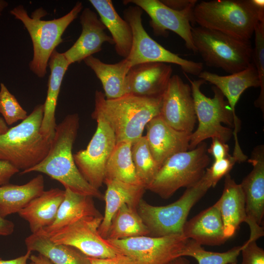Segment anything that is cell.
<instances>
[{
    "label": "cell",
    "mask_w": 264,
    "mask_h": 264,
    "mask_svg": "<svg viewBox=\"0 0 264 264\" xmlns=\"http://www.w3.org/2000/svg\"><path fill=\"white\" fill-rule=\"evenodd\" d=\"M97 126L87 148L73 154L75 163L85 180L99 189L104 183L107 162L116 145L114 133L106 119L93 110Z\"/></svg>",
    "instance_id": "12"
},
{
    "label": "cell",
    "mask_w": 264,
    "mask_h": 264,
    "mask_svg": "<svg viewBox=\"0 0 264 264\" xmlns=\"http://www.w3.org/2000/svg\"><path fill=\"white\" fill-rule=\"evenodd\" d=\"M212 139V143L207 149V153L213 156L215 160H221L227 157L229 154V147L227 144L216 137Z\"/></svg>",
    "instance_id": "39"
},
{
    "label": "cell",
    "mask_w": 264,
    "mask_h": 264,
    "mask_svg": "<svg viewBox=\"0 0 264 264\" xmlns=\"http://www.w3.org/2000/svg\"><path fill=\"white\" fill-rule=\"evenodd\" d=\"M236 162H238V159L230 154L221 160H215L211 166L206 169L204 173L211 187H215L222 177L229 174Z\"/></svg>",
    "instance_id": "37"
},
{
    "label": "cell",
    "mask_w": 264,
    "mask_h": 264,
    "mask_svg": "<svg viewBox=\"0 0 264 264\" xmlns=\"http://www.w3.org/2000/svg\"><path fill=\"white\" fill-rule=\"evenodd\" d=\"M84 61L101 81L106 99H115L127 94L126 77L131 66L126 59L112 64L104 63L92 56Z\"/></svg>",
    "instance_id": "29"
},
{
    "label": "cell",
    "mask_w": 264,
    "mask_h": 264,
    "mask_svg": "<svg viewBox=\"0 0 264 264\" xmlns=\"http://www.w3.org/2000/svg\"><path fill=\"white\" fill-rule=\"evenodd\" d=\"M8 2L3 0H0V15L4 9L8 6Z\"/></svg>",
    "instance_id": "48"
},
{
    "label": "cell",
    "mask_w": 264,
    "mask_h": 264,
    "mask_svg": "<svg viewBox=\"0 0 264 264\" xmlns=\"http://www.w3.org/2000/svg\"><path fill=\"white\" fill-rule=\"evenodd\" d=\"M192 35L197 53L208 66L233 74L252 63L253 48L250 40H241L199 26L192 27Z\"/></svg>",
    "instance_id": "6"
},
{
    "label": "cell",
    "mask_w": 264,
    "mask_h": 264,
    "mask_svg": "<svg viewBox=\"0 0 264 264\" xmlns=\"http://www.w3.org/2000/svg\"><path fill=\"white\" fill-rule=\"evenodd\" d=\"M79 128L77 113L67 115L56 125L50 149L45 157L38 164L21 174L36 172L44 174L73 192L103 200L104 195L89 184L77 168L72 148Z\"/></svg>",
    "instance_id": "1"
},
{
    "label": "cell",
    "mask_w": 264,
    "mask_h": 264,
    "mask_svg": "<svg viewBox=\"0 0 264 264\" xmlns=\"http://www.w3.org/2000/svg\"><path fill=\"white\" fill-rule=\"evenodd\" d=\"M224 226V233L228 239L233 236L240 224L247 222L245 199L240 185L229 174L225 176L222 195L216 202Z\"/></svg>",
    "instance_id": "24"
},
{
    "label": "cell",
    "mask_w": 264,
    "mask_h": 264,
    "mask_svg": "<svg viewBox=\"0 0 264 264\" xmlns=\"http://www.w3.org/2000/svg\"><path fill=\"white\" fill-rule=\"evenodd\" d=\"M183 73L190 84L198 122L197 130L191 133L189 150L195 148L209 138L216 137L226 143L233 135V131L222 124L234 127V117L224 95L218 88L213 86V97H207L200 90L201 86L206 82L200 79L192 80L187 74Z\"/></svg>",
    "instance_id": "7"
},
{
    "label": "cell",
    "mask_w": 264,
    "mask_h": 264,
    "mask_svg": "<svg viewBox=\"0 0 264 264\" xmlns=\"http://www.w3.org/2000/svg\"><path fill=\"white\" fill-rule=\"evenodd\" d=\"M8 129V125L6 124L2 117L0 116V134L4 133Z\"/></svg>",
    "instance_id": "47"
},
{
    "label": "cell",
    "mask_w": 264,
    "mask_h": 264,
    "mask_svg": "<svg viewBox=\"0 0 264 264\" xmlns=\"http://www.w3.org/2000/svg\"><path fill=\"white\" fill-rule=\"evenodd\" d=\"M207 153L206 144L201 142L192 150L173 155L160 167L146 190L168 199L179 189L195 185L210 163Z\"/></svg>",
    "instance_id": "8"
},
{
    "label": "cell",
    "mask_w": 264,
    "mask_h": 264,
    "mask_svg": "<svg viewBox=\"0 0 264 264\" xmlns=\"http://www.w3.org/2000/svg\"><path fill=\"white\" fill-rule=\"evenodd\" d=\"M170 264H190V262L185 257H179L173 261Z\"/></svg>",
    "instance_id": "46"
},
{
    "label": "cell",
    "mask_w": 264,
    "mask_h": 264,
    "mask_svg": "<svg viewBox=\"0 0 264 264\" xmlns=\"http://www.w3.org/2000/svg\"><path fill=\"white\" fill-rule=\"evenodd\" d=\"M131 147L132 143L129 142L116 143L106 165L105 179L117 180L143 186L135 171L131 154Z\"/></svg>",
    "instance_id": "31"
},
{
    "label": "cell",
    "mask_w": 264,
    "mask_h": 264,
    "mask_svg": "<svg viewBox=\"0 0 264 264\" xmlns=\"http://www.w3.org/2000/svg\"><path fill=\"white\" fill-rule=\"evenodd\" d=\"M146 128L150 152L160 167L173 155L189 150L191 133L176 130L160 115L153 118Z\"/></svg>",
    "instance_id": "18"
},
{
    "label": "cell",
    "mask_w": 264,
    "mask_h": 264,
    "mask_svg": "<svg viewBox=\"0 0 264 264\" xmlns=\"http://www.w3.org/2000/svg\"><path fill=\"white\" fill-rule=\"evenodd\" d=\"M65 193V190L57 188L44 191L18 213L28 222L32 233L38 232L54 222Z\"/></svg>",
    "instance_id": "23"
},
{
    "label": "cell",
    "mask_w": 264,
    "mask_h": 264,
    "mask_svg": "<svg viewBox=\"0 0 264 264\" xmlns=\"http://www.w3.org/2000/svg\"><path fill=\"white\" fill-rule=\"evenodd\" d=\"M30 264H31V263H30Z\"/></svg>",
    "instance_id": "50"
},
{
    "label": "cell",
    "mask_w": 264,
    "mask_h": 264,
    "mask_svg": "<svg viewBox=\"0 0 264 264\" xmlns=\"http://www.w3.org/2000/svg\"><path fill=\"white\" fill-rule=\"evenodd\" d=\"M161 1L170 8L181 11L191 5H196L198 1L196 0H163Z\"/></svg>",
    "instance_id": "42"
},
{
    "label": "cell",
    "mask_w": 264,
    "mask_h": 264,
    "mask_svg": "<svg viewBox=\"0 0 264 264\" xmlns=\"http://www.w3.org/2000/svg\"><path fill=\"white\" fill-rule=\"evenodd\" d=\"M69 64L63 53L56 49L52 53L48 63L50 73L44 105V112L40 131L43 135L52 139L57 124L55 111L59 94L64 75Z\"/></svg>",
    "instance_id": "25"
},
{
    "label": "cell",
    "mask_w": 264,
    "mask_h": 264,
    "mask_svg": "<svg viewBox=\"0 0 264 264\" xmlns=\"http://www.w3.org/2000/svg\"><path fill=\"white\" fill-rule=\"evenodd\" d=\"M162 95L145 97L126 94L106 99L104 93H95L94 111L100 114L113 130L116 143L132 144L140 138L147 124L160 114Z\"/></svg>",
    "instance_id": "2"
},
{
    "label": "cell",
    "mask_w": 264,
    "mask_h": 264,
    "mask_svg": "<svg viewBox=\"0 0 264 264\" xmlns=\"http://www.w3.org/2000/svg\"><path fill=\"white\" fill-rule=\"evenodd\" d=\"M237 264V263H231V264Z\"/></svg>",
    "instance_id": "49"
},
{
    "label": "cell",
    "mask_w": 264,
    "mask_h": 264,
    "mask_svg": "<svg viewBox=\"0 0 264 264\" xmlns=\"http://www.w3.org/2000/svg\"><path fill=\"white\" fill-rule=\"evenodd\" d=\"M100 19L110 34L115 51L119 56L126 58L130 53L132 43V33L129 23L122 19L110 0H90Z\"/></svg>",
    "instance_id": "27"
},
{
    "label": "cell",
    "mask_w": 264,
    "mask_h": 264,
    "mask_svg": "<svg viewBox=\"0 0 264 264\" xmlns=\"http://www.w3.org/2000/svg\"><path fill=\"white\" fill-rule=\"evenodd\" d=\"M241 251V264H264V250L259 247L256 241L248 239Z\"/></svg>",
    "instance_id": "38"
},
{
    "label": "cell",
    "mask_w": 264,
    "mask_h": 264,
    "mask_svg": "<svg viewBox=\"0 0 264 264\" xmlns=\"http://www.w3.org/2000/svg\"><path fill=\"white\" fill-rule=\"evenodd\" d=\"M44 112V104L37 105L22 122L0 134V161L23 171L45 157L52 139L40 131Z\"/></svg>",
    "instance_id": "4"
},
{
    "label": "cell",
    "mask_w": 264,
    "mask_h": 264,
    "mask_svg": "<svg viewBox=\"0 0 264 264\" xmlns=\"http://www.w3.org/2000/svg\"><path fill=\"white\" fill-rule=\"evenodd\" d=\"M107 189L104 195L106 202L104 215L98 228L100 235L107 237L111 220L117 210L124 204L137 209L146 190L144 186L114 179H105Z\"/></svg>",
    "instance_id": "22"
},
{
    "label": "cell",
    "mask_w": 264,
    "mask_h": 264,
    "mask_svg": "<svg viewBox=\"0 0 264 264\" xmlns=\"http://www.w3.org/2000/svg\"><path fill=\"white\" fill-rule=\"evenodd\" d=\"M65 198L54 222L42 230L49 236L61 228L86 216H103L96 208L92 197L66 188Z\"/></svg>",
    "instance_id": "26"
},
{
    "label": "cell",
    "mask_w": 264,
    "mask_h": 264,
    "mask_svg": "<svg viewBox=\"0 0 264 264\" xmlns=\"http://www.w3.org/2000/svg\"><path fill=\"white\" fill-rule=\"evenodd\" d=\"M149 235V231L137 209L124 204L113 216L106 239L121 240Z\"/></svg>",
    "instance_id": "32"
},
{
    "label": "cell",
    "mask_w": 264,
    "mask_h": 264,
    "mask_svg": "<svg viewBox=\"0 0 264 264\" xmlns=\"http://www.w3.org/2000/svg\"><path fill=\"white\" fill-rule=\"evenodd\" d=\"M131 154L137 176L146 190L160 167L152 155L145 135L132 144Z\"/></svg>",
    "instance_id": "33"
},
{
    "label": "cell",
    "mask_w": 264,
    "mask_h": 264,
    "mask_svg": "<svg viewBox=\"0 0 264 264\" xmlns=\"http://www.w3.org/2000/svg\"><path fill=\"white\" fill-rule=\"evenodd\" d=\"M125 4L132 3L141 8L151 18L150 26L156 35L164 36L167 30L172 31L185 42L188 49L197 53L194 45L192 35L194 22L193 5L181 10H174L158 0H127L123 1Z\"/></svg>",
    "instance_id": "14"
},
{
    "label": "cell",
    "mask_w": 264,
    "mask_h": 264,
    "mask_svg": "<svg viewBox=\"0 0 264 264\" xmlns=\"http://www.w3.org/2000/svg\"><path fill=\"white\" fill-rule=\"evenodd\" d=\"M14 223L0 216V236H6L13 233L14 231Z\"/></svg>",
    "instance_id": "43"
},
{
    "label": "cell",
    "mask_w": 264,
    "mask_h": 264,
    "mask_svg": "<svg viewBox=\"0 0 264 264\" xmlns=\"http://www.w3.org/2000/svg\"><path fill=\"white\" fill-rule=\"evenodd\" d=\"M103 219V216L84 217L49 237L54 243L73 246L88 257H114L119 253L98 231Z\"/></svg>",
    "instance_id": "13"
},
{
    "label": "cell",
    "mask_w": 264,
    "mask_h": 264,
    "mask_svg": "<svg viewBox=\"0 0 264 264\" xmlns=\"http://www.w3.org/2000/svg\"><path fill=\"white\" fill-rule=\"evenodd\" d=\"M182 234L199 244L217 246L228 239L224 233V226L218 204L201 211L183 226Z\"/></svg>",
    "instance_id": "21"
},
{
    "label": "cell",
    "mask_w": 264,
    "mask_h": 264,
    "mask_svg": "<svg viewBox=\"0 0 264 264\" xmlns=\"http://www.w3.org/2000/svg\"><path fill=\"white\" fill-rule=\"evenodd\" d=\"M245 243L232 248L224 252L207 251L201 245L189 239L182 254V257L195 258L198 264H229L237 263V258Z\"/></svg>",
    "instance_id": "34"
},
{
    "label": "cell",
    "mask_w": 264,
    "mask_h": 264,
    "mask_svg": "<svg viewBox=\"0 0 264 264\" xmlns=\"http://www.w3.org/2000/svg\"><path fill=\"white\" fill-rule=\"evenodd\" d=\"M248 162L252 171L240 185L243 192L245 211L250 229L249 238L255 240L264 236L261 226L264 215V146L260 145L252 151Z\"/></svg>",
    "instance_id": "16"
},
{
    "label": "cell",
    "mask_w": 264,
    "mask_h": 264,
    "mask_svg": "<svg viewBox=\"0 0 264 264\" xmlns=\"http://www.w3.org/2000/svg\"><path fill=\"white\" fill-rule=\"evenodd\" d=\"M27 250L36 251L52 264H90L88 257L76 248L53 242L42 230L25 239Z\"/></svg>",
    "instance_id": "28"
},
{
    "label": "cell",
    "mask_w": 264,
    "mask_h": 264,
    "mask_svg": "<svg viewBox=\"0 0 264 264\" xmlns=\"http://www.w3.org/2000/svg\"><path fill=\"white\" fill-rule=\"evenodd\" d=\"M31 251L27 250L23 256L9 260L0 259V264H27V261L29 259Z\"/></svg>",
    "instance_id": "44"
},
{
    "label": "cell",
    "mask_w": 264,
    "mask_h": 264,
    "mask_svg": "<svg viewBox=\"0 0 264 264\" xmlns=\"http://www.w3.org/2000/svg\"><path fill=\"white\" fill-rule=\"evenodd\" d=\"M0 113L7 125L23 121L28 116L26 111L2 83L0 84Z\"/></svg>",
    "instance_id": "36"
},
{
    "label": "cell",
    "mask_w": 264,
    "mask_h": 264,
    "mask_svg": "<svg viewBox=\"0 0 264 264\" xmlns=\"http://www.w3.org/2000/svg\"><path fill=\"white\" fill-rule=\"evenodd\" d=\"M44 178L42 175L23 185L7 184L0 186V216L5 218L19 213L33 198L44 190Z\"/></svg>",
    "instance_id": "30"
},
{
    "label": "cell",
    "mask_w": 264,
    "mask_h": 264,
    "mask_svg": "<svg viewBox=\"0 0 264 264\" xmlns=\"http://www.w3.org/2000/svg\"><path fill=\"white\" fill-rule=\"evenodd\" d=\"M255 47L253 49L252 61L257 70L260 81V93L255 101V106L264 111V19L260 21L254 30Z\"/></svg>",
    "instance_id": "35"
},
{
    "label": "cell",
    "mask_w": 264,
    "mask_h": 264,
    "mask_svg": "<svg viewBox=\"0 0 264 264\" xmlns=\"http://www.w3.org/2000/svg\"><path fill=\"white\" fill-rule=\"evenodd\" d=\"M90 264H135L129 257L120 254L109 258H94L88 257Z\"/></svg>",
    "instance_id": "40"
},
{
    "label": "cell",
    "mask_w": 264,
    "mask_h": 264,
    "mask_svg": "<svg viewBox=\"0 0 264 264\" xmlns=\"http://www.w3.org/2000/svg\"><path fill=\"white\" fill-rule=\"evenodd\" d=\"M193 21L199 26L248 41L258 22L264 19V1L213 0L197 3Z\"/></svg>",
    "instance_id": "3"
},
{
    "label": "cell",
    "mask_w": 264,
    "mask_h": 264,
    "mask_svg": "<svg viewBox=\"0 0 264 264\" xmlns=\"http://www.w3.org/2000/svg\"><path fill=\"white\" fill-rule=\"evenodd\" d=\"M29 260L32 264H52L49 260L40 254L31 255Z\"/></svg>",
    "instance_id": "45"
},
{
    "label": "cell",
    "mask_w": 264,
    "mask_h": 264,
    "mask_svg": "<svg viewBox=\"0 0 264 264\" xmlns=\"http://www.w3.org/2000/svg\"><path fill=\"white\" fill-rule=\"evenodd\" d=\"M159 115L176 130L193 132L197 117L191 86L177 75L172 76L162 95Z\"/></svg>",
    "instance_id": "15"
},
{
    "label": "cell",
    "mask_w": 264,
    "mask_h": 264,
    "mask_svg": "<svg viewBox=\"0 0 264 264\" xmlns=\"http://www.w3.org/2000/svg\"><path fill=\"white\" fill-rule=\"evenodd\" d=\"M20 170L3 161H0V186L8 184L11 177Z\"/></svg>",
    "instance_id": "41"
},
{
    "label": "cell",
    "mask_w": 264,
    "mask_h": 264,
    "mask_svg": "<svg viewBox=\"0 0 264 264\" xmlns=\"http://www.w3.org/2000/svg\"><path fill=\"white\" fill-rule=\"evenodd\" d=\"M211 187L210 182L203 175L195 185L187 188L177 200L168 205L154 206L142 198L137 211L149 231V236L182 234L191 209Z\"/></svg>",
    "instance_id": "9"
},
{
    "label": "cell",
    "mask_w": 264,
    "mask_h": 264,
    "mask_svg": "<svg viewBox=\"0 0 264 264\" xmlns=\"http://www.w3.org/2000/svg\"><path fill=\"white\" fill-rule=\"evenodd\" d=\"M83 7L82 3L78 1L65 15L48 21L41 19L46 14L42 8L35 10L31 17L22 5L10 10V14L23 23L30 36L33 55L29 66L37 77L43 78L46 74L48 63L52 53L63 42L62 37L64 32L77 18Z\"/></svg>",
    "instance_id": "5"
},
{
    "label": "cell",
    "mask_w": 264,
    "mask_h": 264,
    "mask_svg": "<svg viewBox=\"0 0 264 264\" xmlns=\"http://www.w3.org/2000/svg\"><path fill=\"white\" fill-rule=\"evenodd\" d=\"M142 9L131 5L123 11L124 19L130 25L132 43L126 60L131 67L148 62H159L178 65L183 72L198 76L203 70V64L186 60L174 53L153 40L145 30L142 22Z\"/></svg>",
    "instance_id": "10"
},
{
    "label": "cell",
    "mask_w": 264,
    "mask_h": 264,
    "mask_svg": "<svg viewBox=\"0 0 264 264\" xmlns=\"http://www.w3.org/2000/svg\"><path fill=\"white\" fill-rule=\"evenodd\" d=\"M80 21L82 28L80 36L70 48L63 53L69 65L99 52L104 43L114 44L111 36L105 32V26L90 9L86 8L82 11Z\"/></svg>",
    "instance_id": "19"
},
{
    "label": "cell",
    "mask_w": 264,
    "mask_h": 264,
    "mask_svg": "<svg viewBox=\"0 0 264 264\" xmlns=\"http://www.w3.org/2000/svg\"><path fill=\"white\" fill-rule=\"evenodd\" d=\"M198 77L214 85L226 98L234 117L233 135L237 138L240 123L235 112L236 104L245 90L251 87H260L259 79L254 65L252 63L242 70L225 76L202 71Z\"/></svg>",
    "instance_id": "20"
},
{
    "label": "cell",
    "mask_w": 264,
    "mask_h": 264,
    "mask_svg": "<svg viewBox=\"0 0 264 264\" xmlns=\"http://www.w3.org/2000/svg\"><path fill=\"white\" fill-rule=\"evenodd\" d=\"M173 68L168 64L148 62L135 65L126 77L127 94L145 97L162 96L172 77Z\"/></svg>",
    "instance_id": "17"
},
{
    "label": "cell",
    "mask_w": 264,
    "mask_h": 264,
    "mask_svg": "<svg viewBox=\"0 0 264 264\" xmlns=\"http://www.w3.org/2000/svg\"><path fill=\"white\" fill-rule=\"evenodd\" d=\"M107 240L119 254L129 257L135 264H170L182 257L189 239L183 234H176Z\"/></svg>",
    "instance_id": "11"
}]
</instances>
